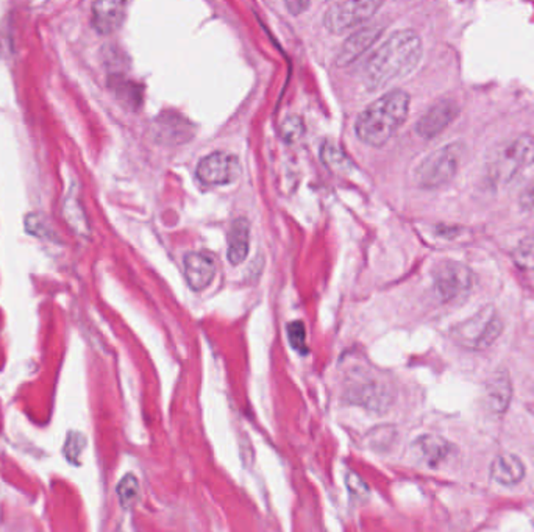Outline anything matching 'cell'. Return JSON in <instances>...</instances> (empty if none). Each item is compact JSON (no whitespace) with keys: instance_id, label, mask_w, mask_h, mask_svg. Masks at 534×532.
I'll return each instance as SVG.
<instances>
[{"instance_id":"6da1fadb","label":"cell","mask_w":534,"mask_h":532,"mask_svg":"<svg viewBox=\"0 0 534 532\" xmlns=\"http://www.w3.org/2000/svg\"><path fill=\"white\" fill-rule=\"evenodd\" d=\"M422 50L421 38L413 30L393 33L367 59L364 85L377 91L408 76L421 63Z\"/></svg>"},{"instance_id":"7a4b0ae2","label":"cell","mask_w":534,"mask_h":532,"mask_svg":"<svg viewBox=\"0 0 534 532\" xmlns=\"http://www.w3.org/2000/svg\"><path fill=\"white\" fill-rule=\"evenodd\" d=\"M408 111L410 96L405 91L386 92L360 114L355 125L356 135L364 144L382 147L405 122Z\"/></svg>"},{"instance_id":"3957f363","label":"cell","mask_w":534,"mask_h":532,"mask_svg":"<svg viewBox=\"0 0 534 532\" xmlns=\"http://www.w3.org/2000/svg\"><path fill=\"white\" fill-rule=\"evenodd\" d=\"M534 164V138L520 135L497 147L487 162V178L494 186L513 183Z\"/></svg>"},{"instance_id":"277c9868","label":"cell","mask_w":534,"mask_h":532,"mask_svg":"<svg viewBox=\"0 0 534 532\" xmlns=\"http://www.w3.org/2000/svg\"><path fill=\"white\" fill-rule=\"evenodd\" d=\"M502 331V318L494 308L486 307L465 322L458 323L452 336L463 349L480 351L489 349L500 338Z\"/></svg>"},{"instance_id":"5b68a950","label":"cell","mask_w":534,"mask_h":532,"mask_svg":"<svg viewBox=\"0 0 534 532\" xmlns=\"http://www.w3.org/2000/svg\"><path fill=\"white\" fill-rule=\"evenodd\" d=\"M461 145H445L421 162L415 171V182L424 189H437L447 184L458 171Z\"/></svg>"},{"instance_id":"8992f818","label":"cell","mask_w":534,"mask_h":532,"mask_svg":"<svg viewBox=\"0 0 534 532\" xmlns=\"http://www.w3.org/2000/svg\"><path fill=\"white\" fill-rule=\"evenodd\" d=\"M474 274L465 264L447 261L435 272L437 296L445 303L466 300L474 289Z\"/></svg>"},{"instance_id":"52a82bcc","label":"cell","mask_w":534,"mask_h":532,"mask_svg":"<svg viewBox=\"0 0 534 532\" xmlns=\"http://www.w3.org/2000/svg\"><path fill=\"white\" fill-rule=\"evenodd\" d=\"M383 5L378 0H349L336 2L330 6L324 16L325 27L330 32L342 33L360 26L375 15V11Z\"/></svg>"},{"instance_id":"ba28073f","label":"cell","mask_w":534,"mask_h":532,"mask_svg":"<svg viewBox=\"0 0 534 532\" xmlns=\"http://www.w3.org/2000/svg\"><path fill=\"white\" fill-rule=\"evenodd\" d=\"M239 175H241L239 160L225 151H213L197 166V178L208 186L233 183Z\"/></svg>"},{"instance_id":"9c48e42d","label":"cell","mask_w":534,"mask_h":532,"mask_svg":"<svg viewBox=\"0 0 534 532\" xmlns=\"http://www.w3.org/2000/svg\"><path fill=\"white\" fill-rule=\"evenodd\" d=\"M456 116H458V105L454 100H439L417 120L415 131L424 140H433L439 133H443L444 130L454 122Z\"/></svg>"},{"instance_id":"30bf717a","label":"cell","mask_w":534,"mask_h":532,"mask_svg":"<svg viewBox=\"0 0 534 532\" xmlns=\"http://www.w3.org/2000/svg\"><path fill=\"white\" fill-rule=\"evenodd\" d=\"M456 448L452 442L445 441L444 437L436 434L421 435L413 443L414 456L430 468L441 467L454 456Z\"/></svg>"},{"instance_id":"8fae6325","label":"cell","mask_w":534,"mask_h":532,"mask_svg":"<svg viewBox=\"0 0 534 532\" xmlns=\"http://www.w3.org/2000/svg\"><path fill=\"white\" fill-rule=\"evenodd\" d=\"M383 28V26L372 24V26H364L360 30H356L340 48V55H338V65H351L360 58L380 38Z\"/></svg>"},{"instance_id":"7c38bea8","label":"cell","mask_w":534,"mask_h":532,"mask_svg":"<svg viewBox=\"0 0 534 532\" xmlns=\"http://www.w3.org/2000/svg\"><path fill=\"white\" fill-rule=\"evenodd\" d=\"M184 276L194 290H204L216 276V264L205 253H188L184 256Z\"/></svg>"},{"instance_id":"4fadbf2b","label":"cell","mask_w":534,"mask_h":532,"mask_svg":"<svg viewBox=\"0 0 534 532\" xmlns=\"http://www.w3.org/2000/svg\"><path fill=\"white\" fill-rule=\"evenodd\" d=\"M124 2H114V0H102L92 5V26L102 35H110L120 28L125 19Z\"/></svg>"},{"instance_id":"5bb4252c","label":"cell","mask_w":534,"mask_h":532,"mask_svg":"<svg viewBox=\"0 0 534 532\" xmlns=\"http://www.w3.org/2000/svg\"><path fill=\"white\" fill-rule=\"evenodd\" d=\"M513 398V384L507 371H497L486 386V404L496 414H503Z\"/></svg>"},{"instance_id":"9a60e30c","label":"cell","mask_w":534,"mask_h":532,"mask_svg":"<svg viewBox=\"0 0 534 532\" xmlns=\"http://www.w3.org/2000/svg\"><path fill=\"white\" fill-rule=\"evenodd\" d=\"M491 478L500 485L513 487L525 478V465L514 454H500L492 461Z\"/></svg>"},{"instance_id":"2e32d148","label":"cell","mask_w":534,"mask_h":532,"mask_svg":"<svg viewBox=\"0 0 534 532\" xmlns=\"http://www.w3.org/2000/svg\"><path fill=\"white\" fill-rule=\"evenodd\" d=\"M250 248V224L247 219H236L228 233V261L233 266L243 263L247 258Z\"/></svg>"},{"instance_id":"e0dca14e","label":"cell","mask_w":534,"mask_h":532,"mask_svg":"<svg viewBox=\"0 0 534 532\" xmlns=\"http://www.w3.org/2000/svg\"><path fill=\"white\" fill-rule=\"evenodd\" d=\"M116 492H118L119 503L124 509H129L135 505L136 500L140 498V483L135 475H125L124 478L119 481Z\"/></svg>"},{"instance_id":"ac0fdd59","label":"cell","mask_w":534,"mask_h":532,"mask_svg":"<svg viewBox=\"0 0 534 532\" xmlns=\"http://www.w3.org/2000/svg\"><path fill=\"white\" fill-rule=\"evenodd\" d=\"M322 160L330 169L338 171V172H347L349 169H351V162L347 158L346 153L340 151L338 145L331 144V142H327L322 147Z\"/></svg>"},{"instance_id":"d6986e66","label":"cell","mask_w":534,"mask_h":532,"mask_svg":"<svg viewBox=\"0 0 534 532\" xmlns=\"http://www.w3.org/2000/svg\"><path fill=\"white\" fill-rule=\"evenodd\" d=\"M160 129V136L164 138V142H173V130H177L183 135L191 136V124L184 122L183 119L178 118V116H164V122L158 125Z\"/></svg>"},{"instance_id":"ffe728a7","label":"cell","mask_w":534,"mask_h":532,"mask_svg":"<svg viewBox=\"0 0 534 532\" xmlns=\"http://www.w3.org/2000/svg\"><path fill=\"white\" fill-rule=\"evenodd\" d=\"M85 446H87V437L79 431H70L68 439H66L65 448H63L66 459L70 463L79 464V457L85 450Z\"/></svg>"},{"instance_id":"44dd1931","label":"cell","mask_w":534,"mask_h":532,"mask_svg":"<svg viewBox=\"0 0 534 532\" xmlns=\"http://www.w3.org/2000/svg\"><path fill=\"white\" fill-rule=\"evenodd\" d=\"M288 338H289L292 349L298 351L300 355H307V329L302 322L297 320V322H291L288 325Z\"/></svg>"},{"instance_id":"7402d4cb","label":"cell","mask_w":534,"mask_h":532,"mask_svg":"<svg viewBox=\"0 0 534 532\" xmlns=\"http://www.w3.org/2000/svg\"><path fill=\"white\" fill-rule=\"evenodd\" d=\"M346 484L347 489H349L351 496H353L356 501H364L367 496H369L371 489H369V485L360 478V475L353 474V472L347 474Z\"/></svg>"},{"instance_id":"603a6c76","label":"cell","mask_w":534,"mask_h":532,"mask_svg":"<svg viewBox=\"0 0 534 532\" xmlns=\"http://www.w3.org/2000/svg\"><path fill=\"white\" fill-rule=\"evenodd\" d=\"M516 264L524 269H534V241L522 242V245L514 253Z\"/></svg>"},{"instance_id":"cb8c5ba5","label":"cell","mask_w":534,"mask_h":532,"mask_svg":"<svg viewBox=\"0 0 534 532\" xmlns=\"http://www.w3.org/2000/svg\"><path fill=\"white\" fill-rule=\"evenodd\" d=\"M303 131V124L300 119L296 118V116H292V118H288L283 124H281V136L285 138V140L289 141H296L298 136L302 135Z\"/></svg>"},{"instance_id":"d4e9b609","label":"cell","mask_w":534,"mask_h":532,"mask_svg":"<svg viewBox=\"0 0 534 532\" xmlns=\"http://www.w3.org/2000/svg\"><path fill=\"white\" fill-rule=\"evenodd\" d=\"M518 203L524 211H534V180L525 188L524 193H520Z\"/></svg>"},{"instance_id":"484cf974","label":"cell","mask_w":534,"mask_h":532,"mask_svg":"<svg viewBox=\"0 0 534 532\" xmlns=\"http://www.w3.org/2000/svg\"><path fill=\"white\" fill-rule=\"evenodd\" d=\"M285 5H287V8L291 15H300V13H303V11L307 10L308 6H309V2L292 0V2H287Z\"/></svg>"}]
</instances>
